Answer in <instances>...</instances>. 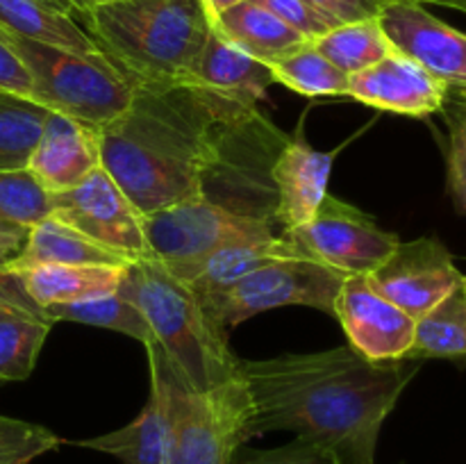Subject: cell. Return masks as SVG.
I'll return each instance as SVG.
<instances>
[{
    "label": "cell",
    "mask_w": 466,
    "mask_h": 464,
    "mask_svg": "<svg viewBox=\"0 0 466 464\" xmlns=\"http://www.w3.org/2000/svg\"><path fill=\"white\" fill-rule=\"evenodd\" d=\"M191 86L209 100L223 123H235L258 112V103L273 82L271 66L228 41L218 30L209 32L191 71Z\"/></svg>",
    "instance_id": "cell-12"
},
{
    "label": "cell",
    "mask_w": 466,
    "mask_h": 464,
    "mask_svg": "<svg viewBox=\"0 0 466 464\" xmlns=\"http://www.w3.org/2000/svg\"><path fill=\"white\" fill-rule=\"evenodd\" d=\"M273 82L296 91L300 96H346L349 91V76L328 62L314 44H305L296 53L278 59L271 64Z\"/></svg>",
    "instance_id": "cell-29"
},
{
    "label": "cell",
    "mask_w": 466,
    "mask_h": 464,
    "mask_svg": "<svg viewBox=\"0 0 466 464\" xmlns=\"http://www.w3.org/2000/svg\"><path fill=\"white\" fill-rule=\"evenodd\" d=\"M419 367V359L371 362L353 346L239 359L250 398L248 441L287 430L346 464H376L382 423Z\"/></svg>",
    "instance_id": "cell-1"
},
{
    "label": "cell",
    "mask_w": 466,
    "mask_h": 464,
    "mask_svg": "<svg viewBox=\"0 0 466 464\" xmlns=\"http://www.w3.org/2000/svg\"><path fill=\"white\" fill-rule=\"evenodd\" d=\"M141 227L150 257L182 282L226 246L276 237L271 223L230 212L205 196H191L157 212L141 214Z\"/></svg>",
    "instance_id": "cell-6"
},
{
    "label": "cell",
    "mask_w": 466,
    "mask_h": 464,
    "mask_svg": "<svg viewBox=\"0 0 466 464\" xmlns=\"http://www.w3.org/2000/svg\"><path fill=\"white\" fill-rule=\"evenodd\" d=\"M380 25L394 50L414 59L449 91L466 94V35L432 16L417 0L394 3L380 14Z\"/></svg>",
    "instance_id": "cell-14"
},
{
    "label": "cell",
    "mask_w": 466,
    "mask_h": 464,
    "mask_svg": "<svg viewBox=\"0 0 466 464\" xmlns=\"http://www.w3.org/2000/svg\"><path fill=\"white\" fill-rule=\"evenodd\" d=\"M212 27L221 32L228 41L239 45L250 57L259 59L268 66L309 44L308 36L296 32L294 27H289L250 0L228 9L212 23Z\"/></svg>",
    "instance_id": "cell-21"
},
{
    "label": "cell",
    "mask_w": 466,
    "mask_h": 464,
    "mask_svg": "<svg viewBox=\"0 0 466 464\" xmlns=\"http://www.w3.org/2000/svg\"><path fill=\"white\" fill-rule=\"evenodd\" d=\"M239 3H244V0H203V7H205V12H208L209 21L214 23L218 16H221V14H226L228 9L237 7Z\"/></svg>",
    "instance_id": "cell-39"
},
{
    "label": "cell",
    "mask_w": 466,
    "mask_h": 464,
    "mask_svg": "<svg viewBox=\"0 0 466 464\" xmlns=\"http://www.w3.org/2000/svg\"><path fill=\"white\" fill-rule=\"evenodd\" d=\"M35 3L44 5V7L53 9V12H59V14H68V16L76 18V14H73L71 5L66 3V0H35Z\"/></svg>",
    "instance_id": "cell-40"
},
{
    "label": "cell",
    "mask_w": 466,
    "mask_h": 464,
    "mask_svg": "<svg viewBox=\"0 0 466 464\" xmlns=\"http://www.w3.org/2000/svg\"><path fill=\"white\" fill-rule=\"evenodd\" d=\"M0 91L21 96V98L36 100L30 73L25 71V66H23L21 59L16 57V53L5 44L3 36H0ZM36 103H39V100H36Z\"/></svg>",
    "instance_id": "cell-36"
},
{
    "label": "cell",
    "mask_w": 466,
    "mask_h": 464,
    "mask_svg": "<svg viewBox=\"0 0 466 464\" xmlns=\"http://www.w3.org/2000/svg\"><path fill=\"white\" fill-rule=\"evenodd\" d=\"M308 3L312 7H317L323 16H328L337 25H341V23L380 18V14L390 5L403 3V0H308Z\"/></svg>",
    "instance_id": "cell-35"
},
{
    "label": "cell",
    "mask_w": 466,
    "mask_h": 464,
    "mask_svg": "<svg viewBox=\"0 0 466 464\" xmlns=\"http://www.w3.org/2000/svg\"><path fill=\"white\" fill-rule=\"evenodd\" d=\"M346 96L382 112L421 118L441 112L449 86L414 59L394 50L373 66L349 76Z\"/></svg>",
    "instance_id": "cell-15"
},
{
    "label": "cell",
    "mask_w": 466,
    "mask_h": 464,
    "mask_svg": "<svg viewBox=\"0 0 466 464\" xmlns=\"http://www.w3.org/2000/svg\"><path fill=\"white\" fill-rule=\"evenodd\" d=\"M421 5H440V7L458 9V12L466 14V0H417Z\"/></svg>",
    "instance_id": "cell-41"
},
{
    "label": "cell",
    "mask_w": 466,
    "mask_h": 464,
    "mask_svg": "<svg viewBox=\"0 0 466 464\" xmlns=\"http://www.w3.org/2000/svg\"><path fill=\"white\" fill-rule=\"evenodd\" d=\"M100 166L96 130L62 112H50L44 132L27 159V171L50 191L62 194Z\"/></svg>",
    "instance_id": "cell-18"
},
{
    "label": "cell",
    "mask_w": 466,
    "mask_h": 464,
    "mask_svg": "<svg viewBox=\"0 0 466 464\" xmlns=\"http://www.w3.org/2000/svg\"><path fill=\"white\" fill-rule=\"evenodd\" d=\"M126 267L109 264H35V267L12 268L21 277L23 289L41 309L50 305L80 303L116 294Z\"/></svg>",
    "instance_id": "cell-19"
},
{
    "label": "cell",
    "mask_w": 466,
    "mask_h": 464,
    "mask_svg": "<svg viewBox=\"0 0 466 464\" xmlns=\"http://www.w3.org/2000/svg\"><path fill=\"white\" fill-rule=\"evenodd\" d=\"M369 282L390 303L417 321L462 285L451 250L437 237H421L403 244L369 273Z\"/></svg>",
    "instance_id": "cell-11"
},
{
    "label": "cell",
    "mask_w": 466,
    "mask_h": 464,
    "mask_svg": "<svg viewBox=\"0 0 466 464\" xmlns=\"http://www.w3.org/2000/svg\"><path fill=\"white\" fill-rule=\"evenodd\" d=\"M232 464H346L330 453L323 446L312 444L308 439L296 437L294 441L278 449L268 450H246V453H237Z\"/></svg>",
    "instance_id": "cell-33"
},
{
    "label": "cell",
    "mask_w": 466,
    "mask_h": 464,
    "mask_svg": "<svg viewBox=\"0 0 466 464\" xmlns=\"http://www.w3.org/2000/svg\"><path fill=\"white\" fill-rule=\"evenodd\" d=\"M116 294L144 312L159 350L187 389L208 391L239 378V358L226 332L214 326L191 287L157 259L127 264Z\"/></svg>",
    "instance_id": "cell-4"
},
{
    "label": "cell",
    "mask_w": 466,
    "mask_h": 464,
    "mask_svg": "<svg viewBox=\"0 0 466 464\" xmlns=\"http://www.w3.org/2000/svg\"><path fill=\"white\" fill-rule=\"evenodd\" d=\"M312 44L328 62L335 64L346 76L364 71L394 53V45L390 44L378 18L341 23L314 39Z\"/></svg>",
    "instance_id": "cell-25"
},
{
    "label": "cell",
    "mask_w": 466,
    "mask_h": 464,
    "mask_svg": "<svg viewBox=\"0 0 466 464\" xmlns=\"http://www.w3.org/2000/svg\"><path fill=\"white\" fill-rule=\"evenodd\" d=\"M441 112L449 123V191L460 214L466 217V94L449 91Z\"/></svg>",
    "instance_id": "cell-32"
},
{
    "label": "cell",
    "mask_w": 466,
    "mask_h": 464,
    "mask_svg": "<svg viewBox=\"0 0 466 464\" xmlns=\"http://www.w3.org/2000/svg\"><path fill=\"white\" fill-rule=\"evenodd\" d=\"M0 305H3V308H14L21 309V312L35 314V317L48 321L44 309L27 296V291L23 289L21 277H18L16 271H12V268H0Z\"/></svg>",
    "instance_id": "cell-37"
},
{
    "label": "cell",
    "mask_w": 466,
    "mask_h": 464,
    "mask_svg": "<svg viewBox=\"0 0 466 464\" xmlns=\"http://www.w3.org/2000/svg\"><path fill=\"white\" fill-rule=\"evenodd\" d=\"M300 255L335 268L341 276H369L400 244L362 209L328 194L305 226L285 232Z\"/></svg>",
    "instance_id": "cell-9"
},
{
    "label": "cell",
    "mask_w": 466,
    "mask_h": 464,
    "mask_svg": "<svg viewBox=\"0 0 466 464\" xmlns=\"http://www.w3.org/2000/svg\"><path fill=\"white\" fill-rule=\"evenodd\" d=\"M462 287H464V291H466V276L462 277Z\"/></svg>",
    "instance_id": "cell-44"
},
{
    "label": "cell",
    "mask_w": 466,
    "mask_h": 464,
    "mask_svg": "<svg viewBox=\"0 0 466 464\" xmlns=\"http://www.w3.org/2000/svg\"><path fill=\"white\" fill-rule=\"evenodd\" d=\"M5 44L30 73L35 96L53 112L98 130L130 105L135 82L105 55H82L0 30Z\"/></svg>",
    "instance_id": "cell-5"
},
{
    "label": "cell",
    "mask_w": 466,
    "mask_h": 464,
    "mask_svg": "<svg viewBox=\"0 0 466 464\" xmlns=\"http://www.w3.org/2000/svg\"><path fill=\"white\" fill-rule=\"evenodd\" d=\"M50 112L36 100L0 91V171L27 166Z\"/></svg>",
    "instance_id": "cell-27"
},
{
    "label": "cell",
    "mask_w": 466,
    "mask_h": 464,
    "mask_svg": "<svg viewBox=\"0 0 466 464\" xmlns=\"http://www.w3.org/2000/svg\"><path fill=\"white\" fill-rule=\"evenodd\" d=\"M66 3L71 5L73 14H76V16H80V18H82V14L86 12V7H89V5H86V0H66Z\"/></svg>",
    "instance_id": "cell-42"
},
{
    "label": "cell",
    "mask_w": 466,
    "mask_h": 464,
    "mask_svg": "<svg viewBox=\"0 0 466 464\" xmlns=\"http://www.w3.org/2000/svg\"><path fill=\"white\" fill-rule=\"evenodd\" d=\"M250 3L259 5L267 12H271L282 23H287L296 32L308 36L309 41L319 39V36L326 35L328 30H332L337 25L335 21L323 16L317 7H312L308 0H250Z\"/></svg>",
    "instance_id": "cell-34"
},
{
    "label": "cell",
    "mask_w": 466,
    "mask_h": 464,
    "mask_svg": "<svg viewBox=\"0 0 466 464\" xmlns=\"http://www.w3.org/2000/svg\"><path fill=\"white\" fill-rule=\"evenodd\" d=\"M150 364L148 400L137 419L107 435L77 439L71 444L114 455L121 464H167L168 430H171V387L167 358L157 344L146 346Z\"/></svg>",
    "instance_id": "cell-16"
},
{
    "label": "cell",
    "mask_w": 466,
    "mask_h": 464,
    "mask_svg": "<svg viewBox=\"0 0 466 464\" xmlns=\"http://www.w3.org/2000/svg\"><path fill=\"white\" fill-rule=\"evenodd\" d=\"M44 314L48 317L50 323H57V321L85 323V326L107 328V330L123 332V335L141 341L144 346L157 344L153 335V328H150V323L146 321L144 312L118 294L100 296V298H91V300H80V303L50 305V308L44 309Z\"/></svg>",
    "instance_id": "cell-26"
},
{
    "label": "cell",
    "mask_w": 466,
    "mask_h": 464,
    "mask_svg": "<svg viewBox=\"0 0 466 464\" xmlns=\"http://www.w3.org/2000/svg\"><path fill=\"white\" fill-rule=\"evenodd\" d=\"M300 250L291 244L289 237L282 232L280 237H271L264 241H246V244H232L221 248L218 253L209 255L203 264L187 280L196 298L208 312L226 291H230L241 277L259 268L262 264L280 257H294ZM305 257V255H303Z\"/></svg>",
    "instance_id": "cell-20"
},
{
    "label": "cell",
    "mask_w": 466,
    "mask_h": 464,
    "mask_svg": "<svg viewBox=\"0 0 466 464\" xmlns=\"http://www.w3.org/2000/svg\"><path fill=\"white\" fill-rule=\"evenodd\" d=\"M171 430L167 464H232L248 441L250 398L244 380L191 391L168 373Z\"/></svg>",
    "instance_id": "cell-7"
},
{
    "label": "cell",
    "mask_w": 466,
    "mask_h": 464,
    "mask_svg": "<svg viewBox=\"0 0 466 464\" xmlns=\"http://www.w3.org/2000/svg\"><path fill=\"white\" fill-rule=\"evenodd\" d=\"M53 217L127 262L150 257L139 209L103 166L73 189L53 194Z\"/></svg>",
    "instance_id": "cell-10"
},
{
    "label": "cell",
    "mask_w": 466,
    "mask_h": 464,
    "mask_svg": "<svg viewBox=\"0 0 466 464\" xmlns=\"http://www.w3.org/2000/svg\"><path fill=\"white\" fill-rule=\"evenodd\" d=\"M53 323L0 305V382L25 380L36 367Z\"/></svg>",
    "instance_id": "cell-28"
},
{
    "label": "cell",
    "mask_w": 466,
    "mask_h": 464,
    "mask_svg": "<svg viewBox=\"0 0 466 464\" xmlns=\"http://www.w3.org/2000/svg\"><path fill=\"white\" fill-rule=\"evenodd\" d=\"M30 227L0 221V268H7L25 248Z\"/></svg>",
    "instance_id": "cell-38"
},
{
    "label": "cell",
    "mask_w": 466,
    "mask_h": 464,
    "mask_svg": "<svg viewBox=\"0 0 466 464\" xmlns=\"http://www.w3.org/2000/svg\"><path fill=\"white\" fill-rule=\"evenodd\" d=\"M98 3H107V0H86V5H98Z\"/></svg>",
    "instance_id": "cell-43"
},
{
    "label": "cell",
    "mask_w": 466,
    "mask_h": 464,
    "mask_svg": "<svg viewBox=\"0 0 466 464\" xmlns=\"http://www.w3.org/2000/svg\"><path fill=\"white\" fill-rule=\"evenodd\" d=\"M35 264H109L126 267L127 259L118 257L112 250L103 248L76 227L50 214L48 218L30 227L25 248L7 268L35 267Z\"/></svg>",
    "instance_id": "cell-22"
},
{
    "label": "cell",
    "mask_w": 466,
    "mask_h": 464,
    "mask_svg": "<svg viewBox=\"0 0 466 464\" xmlns=\"http://www.w3.org/2000/svg\"><path fill=\"white\" fill-rule=\"evenodd\" d=\"M332 317L344 328L349 346L371 362L408 359L412 350L417 321L378 294L367 276L344 277Z\"/></svg>",
    "instance_id": "cell-13"
},
{
    "label": "cell",
    "mask_w": 466,
    "mask_h": 464,
    "mask_svg": "<svg viewBox=\"0 0 466 464\" xmlns=\"http://www.w3.org/2000/svg\"><path fill=\"white\" fill-rule=\"evenodd\" d=\"M59 444L62 439L48 428L0 414V464H30Z\"/></svg>",
    "instance_id": "cell-31"
},
{
    "label": "cell",
    "mask_w": 466,
    "mask_h": 464,
    "mask_svg": "<svg viewBox=\"0 0 466 464\" xmlns=\"http://www.w3.org/2000/svg\"><path fill=\"white\" fill-rule=\"evenodd\" d=\"M0 30L44 41L82 55H103L89 32L68 14L53 12L35 0H0Z\"/></svg>",
    "instance_id": "cell-23"
},
{
    "label": "cell",
    "mask_w": 466,
    "mask_h": 464,
    "mask_svg": "<svg viewBox=\"0 0 466 464\" xmlns=\"http://www.w3.org/2000/svg\"><path fill=\"white\" fill-rule=\"evenodd\" d=\"M223 121L189 82H139L130 105L96 130L100 166L139 214L200 196Z\"/></svg>",
    "instance_id": "cell-2"
},
{
    "label": "cell",
    "mask_w": 466,
    "mask_h": 464,
    "mask_svg": "<svg viewBox=\"0 0 466 464\" xmlns=\"http://www.w3.org/2000/svg\"><path fill=\"white\" fill-rule=\"evenodd\" d=\"M344 277L335 268L303 255L271 259L241 277L208 309V314L214 326L221 328L223 332L228 328H237L255 314L285 305H305L326 314H335V303Z\"/></svg>",
    "instance_id": "cell-8"
},
{
    "label": "cell",
    "mask_w": 466,
    "mask_h": 464,
    "mask_svg": "<svg viewBox=\"0 0 466 464\" xmlns=\"http://www.w3.org/2000/svg\"><path fill=\"white\" fill-rule=\"evenodd\" d=\"M335 153L312 148L303 136H289L273 162L271 177L276 189L273 221L289 232L312 221L328 196Z\"/></svg>",
    "instance_id": "cell-17"
},
{
    "label": "cell",
    "mask_w": 466,
    "mask_h": 464,
    "mask_svg": "<svg viewBox=\"0 0 466 464\" xmlns=\"http://www.w3.org/2000/svg\"><path fill=\"white\" fill-rule=\"evenodd\" d=\"M53 214V194L27 168L0 171V221L32 227Z\"/></svg>",
    "instance_id": "cell-30"
},
{
    "label": "cell",
    "mask_w": 466,
    "mask_h": 464,
    "mask_svg": "<svg viewBox=\"0 0 466 464\" xmlns=\"http://www.w3.org/2000/svg\"><path fill=\"white\" fill-rule=\"evenodd\" d=\"M82 21L135 85L189 80L212 32L203 0H107L89 5Z\"/></svg>",
    "instance_id": "cell-3"
},
{
    "label": "cell",
    "mask_w": 466,
    "mask_h": 464,
    "mask_svg": "<svg viewBox=\"0 0 466 464\" xmlns=\"http://www.w3.org/2000/svg\"><path fill=\"white\" fill-rule=\"evenodd\" d=\"M466 358V291L460 285L440 305L417 318L414 344L408 359Z\"/></svg>",
    "instance_id": "cell-24"
}]
</instances>
